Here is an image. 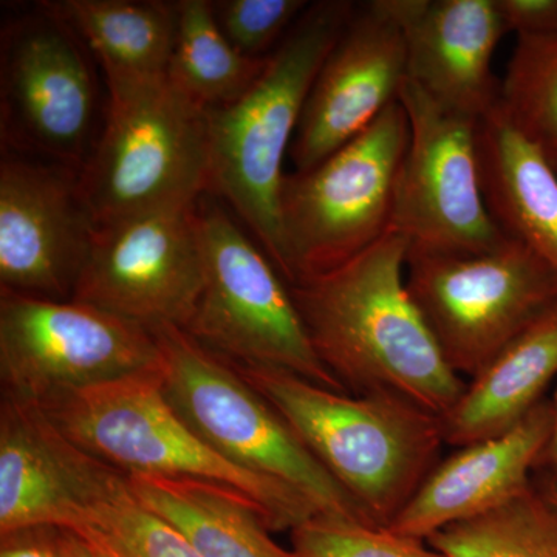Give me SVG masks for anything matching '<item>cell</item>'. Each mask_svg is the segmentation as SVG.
Returning a JSON list of instances; mask_svg holds the SVG:
<instances>
[{
  "mask_svg": "<svg viewBox=\"0 0 557 557\" xmlns=\"http://www.w3.org/2000/svg\"><path fill=\"white\" fill-rule=\"evenodd\" d=\"M135 500L177 530L201 557H298L271 537L262 509L208 480L129 475Z\"/></svg>",
  "mask_w": 557,
  "mask_h": 557,
  "instance_id": "44dd1931",
  "label": "cell"
},
{
  "mask_svg": "<svg viewBox=\"0 0 557 557\" xmlns=\"http://www.w3.org/2000/svg\"><path fill=\"white\" fill-rule=\"evenodd\" d=\"M545 494L549 497V500L557 507V480L555 482L549 483L548 487H545Z\"/></svg>",
  "mask_w": 557,
  "mask_h": 557,
  "instance_id": "836d02e7",
  "label": "cell"
},
{
  "mask_svg": "<svg viewBox=\"0 0 557 557\" xmlns=\"http://www.w3.org/2000/svg\"><path fill=\"white\" fill-rule=\"evenodd\" d=\"M507 33L545 36L557 33V0H496Z\"/></svg>",
  "mask_w": 557,
  "mask_h": 557,
  "instance_id": "f1b7e54d",
  "label": "cell"
},
{
  "mask_svg": "<svg viewBox=\"0 0 557 557\" xmlns=\"http://www.w3.org/2000/svg\"><path fill=\"white\" fill-rule=\"evenodd\" d=\"M269 57L248 58L234 49L220 30L212 2H178L168 78L200 108L218 109L239 100L259 78Z\"/></svg>",
  "mask_w": 557,
  "mask_h": 557,
  "instance_id": "603a6c76",
  "label": "cell"
},
{
  "mask_svg": "<svg viewBox=\"0 0 557 557\" xmlns=\"http://www.w3.org/2000/svg\"><path fill=\"white\" fill-rule=\"evenodd\" d=\"M409 146L399 170L392 230L418 255H472L496 248L497 228L485 194L474 116L443 108L406 81Z\"/></svg>",
  "mask_w": 557,
  "mask_h": 557,
  "instance_id": "7c38bea8",
  "label": "cell"
},
{
  "mask_svg": "<svg viewBox=\"0 0 557 557\" xmlns=\"http://www.w3.org/2000/svg\"><path fill=\"white\" fill-rule=\"evenodd\" d=\"M448 557H557V507L531 485L493 511L428 539Z\"/></svg>",
  "mask_w": 557,
  "mask_h": 557,
  "instance_id": "cb8c5ba5",
  "label": "cell"
},
{
  "mask_svg": "<svg viewBox=\"0 0 557 557\" xmlns=\"http://www.w3.org/2000/svg\"><path fill=\"white\" fill-rule=\"evenodd\" d=\"M408 252L391 230L357 258L288 287L318 358L347 394L394 395L443 417L467 381L410 296Z\"/></svg>",
  "mask_w": 557,
  "mask_h": 557,
  "instance_id": "6da1fadb",
  "label": "cell"
},
{
  "mask_svg": "<svg viewBox=\"0 0 557 557\" xmlns=\"http://www.w3.org/2000/svg\"><path fill=\"white\" fill-rule=\"evenodd\" d=\"M87 528L100 531L131 557H201L170 523L143 508L134 494L101 511Z\"/></svg>",
  "mask_w": 557,
  "mask_h": 557,
  "instance_id": "83f0119b",
  "label": "cell"
},
{
  "mask_svg": "<svg viewBox=\"0 0 557 557\" xmlns=\"http://www.w3.org/2000/svg\"><path fill=\"white\" fill-rule=\"evenodd\" d=\"M44 5L67 22L104 70L106 81L166 78L178 2L62 0Z\"/></svg>",
  "mask_w": 557,
  "mask_h": 557,
  "instance_id": "7402d4cb",
  "label": "cell"
},
{
  "mask_svg": "<svg viewBox=\"0 0 557 557\" xmlns=\"http://www.w3.org/2000/svg\"><path fill=\"white\" fill-rule=\"evenodd\" d=\"M106 86L100 135L79 170L81 193L97 226L194 207L208 193L207 109L168 76Z\"/></svg>",
  "mask_w": 557,
  "mask_h": 557,
  "instance_id": "5b68a950",
  "label": "cell"
},
{
  "mask_svg": "<svg viewBox=\"0 0 557 557\" xmlns=\"http://www.w3.org/2000/svg\"><path fill=\"white\" fill-rule=\"evenodd\" d=\"M298 557H448L426 541L387 527L317 516L292 531Z\"/></svg>",
  "mask_w": 557,
  "mask_h": 557,
  "instance_id": "484cf974",
  "label": "cell"
},
{
  "mask_svg": "<svg viewBox=\"0 0 557 557\" xmlns=\"http://www.w3.org/2000/svg\"><path fill=\"white\" fill-rule=\"evenodd\" d=\"M483 194L491 218L508 239L525 245L557 276V172L504 115L479 124Z\"/></svg>",
  "mask_w": 557,
  "mask_h": 557,
  "instance_id": "ffe728a7",
  "label": "cell"
},
{
  "mask_svg": "<svg viewBox=\"0 0 557 557\" xmlns=\"http://www.w3.org/2000/svg\"><path fill=\"white\" fill-rule=\"evenodd\" d=\"M196 205L97 226L72 300L152 333L185 329L203 287Z\"/></svg>",
  "mask_w": 557,
  "mask_h": 557,
  "instance_id": "4fadbf2b",
  "label": "cell"
},
{
  "mask_svg": "<svg viewBox=\"0 0 557 557\" xmlns=\"http://www.w3.org/2000/svg\"><path fill=\"white\" fill-rule=\"evenodd\" d=\"M553 406V423H552V432H549V438L547 443V448H545L544 454H542L541 465L547 467L549 471L557 478V391L555 395V399L552 401Z\"/></svg>",
  "mask_w": 557,
  "mask_h": 557,
  "instance_id": "1f68e13d",
  "label": "cell"
},
{
  "mask_svg": "<svg viewBox=\"0 0 557 557\" xmlns=\"http://www.w3.org/2000/svg\"><path fill=\"white\" fill-rule=\"evenodd\" d=\"M408 79L443 108L482 120L500 101L494 54L507 35L496 0H388Z\"/></svg>",
  "mask_w": 557,
  "mask_h": 557,
  "instance_id": "e0dca14e",
  "label": "cell"
},
{
  "mask_svg": "<svg viewBox=\"0 0 557 557\" xmlns=\"http://www.w3.org/2000/svg\"><path fill=\"white\" fill-rule=\"evenodd\" d=\"M161 369L159 341L135 322L76 300L0 293L2 397L42 408Z\"/></svg>",
  "mask_w": 557,
  "mask_h": 557,
  "instance_id": "30bf717a",
  "label": "cell"
},
{
  "mask_svg": "<svg viewBox=\"0 0 557 557\" xmlns=\"http://www.w3.org/2000/svg\"><path fill=\"white\" fill-rule=\"evenodd\" d=\"M309 5L306 0H222L212 2V11L234 49L248 58H267Z\"/></svg>",
  "mask_w": 557,
  "mask_h": 557,
  "instance_id": "4316f807",
  "label": "cell"
},
{
  "mask_svg": "<svg viewBox=\"0 0 557 557\" xmlns=\"http://www.w3.org/2000/svg\"><path fill=\"white\" fill-rule=\"evenodd\" d=\"M79 171L3 157L0 164V285L50 300H72L94 239Z\"/></svg>",
  "mask_w": 557,
  "mask_h": 557,
  "instance_id": "9a60e30c",
  "label": "cell"
},
{
  "mask_svg": "<svg viewBox=\"0 0 557 557\" xmlns=\"http://www.w3.org/2000/svg\"><path fill=\"white\" fill-rule=\"evenodd\" d=\"M231 364L373 525H391L446 446L442 417L408 399L329 391L285 370Z\"/></svg>",
  "mask_w": 557,
  "mask_h": 557,
  "instance_id": "7a4b0ae2",
  "label": "cell"
},
{
  "mask_svg": "<svg viewBox=\"0 0 557 557\" xmlns=\"http://www.w3.org/2000/svg\"><path fill=\"white\" fill-rule=\"evenodd\" d=\"M76 533L87 542V545H89L91 552H94L97 557H131L127 553H124L115 542L110 541V539L100 533V531L84 528V530H78Z\"/></svg>",
  "mask_w": 557,
  "mask_h": 557,
  "instance_id": "4dcf8cb0",
  "label": "cell"
},
{
  "mask_svg": "<svg viewBox=\"0 0 557 557\" xmlns=\"http://www.w3.org/2000/svg\"><path fill=\"white\" fill-rule=\"evenodd\" d=\"M194 218L203 287L183 332L236 364L285 370L346 392L318 358L288 284L265 251L219 205H196Z\"/></svg>",
  "mask_w": 557,
  "mask_h": 557,
  "instance_id": "ba28073f",
  "label": "cell"
},
{
  "mask_svg": "<svg viewBox=\"0 0 557 557\" xmlns=\"http://www.w3.org/2000/svg\"><path fill=\"white\" fill-rule=\"evenodd\" d=\"M62 537H64L65 556L67 557H97L91 552L87 542L79 536L76 531L62 528Z\"/></svg>",
  "mask_w": 557,
  "mask_h": 557,
  "instance_id": "d6a6232c",
  "label": "cell"
},
{
  "mask_svg": "<svg viewBox=\"0 0 557 557\" xmlns=\"http://www.w3.org/2000/svg\"><path fill=\"white\" fill-rule=\"evenodd\" d=\"M406 284L443 358L469 380L557 302L556 274L508 237L472 255L408 252Z\"/></svg>",
  "mask_w": 557,
  "mask_h": 557,
  "instance_id": "9c48e42d",
  "label": "cell"
},
{
  "mask_svg": "<svg viewBox=\"0 0 557 557\" xmlns=\"http://www.w3.org/2000/svg\"><path fill=\"white\" fill-rule=\"evenodd\" d=\"M0 67L3 146L79 171L100 135L98 84L79 36L42 3L3 28Z\"/></svg>",
  "mask_w": 557,
  "mask_h": 557,
  "instance_id": "8fae6325",
  "label": "cell"
},
{
  "mask_svg": "<svg viewBox=\"0 0 557 557\" xmlns=\"http://www.w3.org/2000/svg\"><path fill=\"white\" fill-rule=\"evenodd\" d=\"M0 557H67L60 527H25L0 534Z\"/></svg>",
  "mask_w": 557,
  "mask_h": 557,
  "instance_id": "f546056e",
  "label": "cell"
},
{
  "mask_svg": "<svg viewBox=\"0 0 557 557\" xmlns=\"http://www.w3.org/2000/svg\"><path fill=\"white\" fill-rule=\"evenodd\" d=\"M552 423V401L544 399L505 434L457 448L435 465L387 528L428 541L507 504L533 485L531 471L541 463Z\"/></svg>",
  "mask_w": 557,
  "mask_h": 557,
  "instance_id": "ac0fdd59",
  "label": "cell"
},
{
  "mask_svg": "<svg viewBox=\"0 0 557 557\" xmlns=\"http://www.w3.org/2000/svg\"><path fill=\"white\" fill-rule=\"evenodd\" d=\"M408 51L388 0L357 3L322 62L289 148L295 172L309 171L362 134L399 100Z\"/></svg>",
  "mask_w": 557,
  "mask_h": 557,
  "instance_id": "2e32d148",
  "label": "cell"
},
{
  "mask_svg": "<svg viewBox=\"0 0 557 557\" xmlns=\"http://www.w3.org/2000/svg\"><path fill=\"white\" fill-rule=\"evenodd\" d=\"M556 376L557 302L468 381L442 417L445 445L463 448L518 426Z\"/></svg>",
  "mask_w": 557,
  "mask_h": 557,
  "instance_id": "d6986e66",
  "label": "cell"
},
{
  "mask_svg": "<svg viewBox=\"0 0 557 557\" xmlns=\"http://www.w3.org/2000/svg\"><path fill=\"white\" fill-rule=\"evenodd\" d=\"M409 135L398 100L317 166L285 174L278 228L288 285L343 265L392 230Z\"/></svg>",
  "mask_w": 557,
  "mask_h": 557,
  "instance_id": "8992f818",
  "label": "cell"
},
{
  "mask_svg": "<svg viewBox=\"0 0 557 557\" xmlns=\"http://www.w3.org/2000/svg\"><path fill=\"white\" fill-rule=\"evenodd\" d=\"M498 108L557 172V33L518 38Z\"/></svg>",
  "mask_w": 557,
  "mask_h": 557,
  "instance_id": "d4e9b609",
  "label": "cell"
},
{
  "mask_svg": "<svg viewBox=\"0 0 557 557\" xmlns=\"http://www.w3.org/2000/svg\"><path fill=\"white\" fill-rule=\"evenodd\" d=\"M132 496L129 475L91 456L30 403H0V534L25 527L83 530Z\"/></svg>",
  "mask_w": 557,
  "mask_h": 557,
  "instance_id": "5bb4252c",
  "label": "cell"
},
{
  "mask_svg": "<svg viewBox=\"0 0 557 557\" xmlns=\"http://www.w3.org/2000/svg\"><path fill=\"white\" fill-rule=\"evenodd\" d=\"M161 370L76 392L40 409L79 448L124 474L208 480L240 491L262 509L271 533H292L321 516L295 487L236 467L209 448L164 398Z\"/></svg>",
  "mask_w": 557,
  "mask_h": 557,
  "instance_id": "277c9868",
  "label": "cell"
},
{
  "mask_svg": "<svg viewBox=\"0 0 557 557\" xmlns=\"http://www.w3.org/2000/svg\"><path fill=\"white\" fill-rule=\"evenodd\" d=\"M153 335L163 354L164 398L209 448L236 467L295 487L325 518L373 525L228 359L178 327Z\"/></svg>",
  "mask_w": 557,
  "mask_h": 557,
  "instance_id": "52a82bcc",
  "label": "cell"
},
{
  "mask_svg": "<svg viewBox=\"0 0 557 557\" xmlns=\"http://www.w3.org/2000/svg\"><path fill=\"white\" fill-rule=\"evenodd\" d=\"M357 3H310L239 100L209 109L208 193L228 201L282 276L278 196L307 98Z\"/></svg>",
  "mask_w": 557,
  "mask_h": 557,
  "instance_id": "3957f363",
  "label": "cell"
}]
</instances>
